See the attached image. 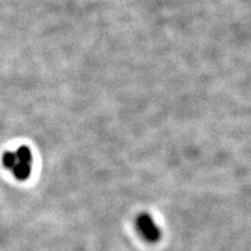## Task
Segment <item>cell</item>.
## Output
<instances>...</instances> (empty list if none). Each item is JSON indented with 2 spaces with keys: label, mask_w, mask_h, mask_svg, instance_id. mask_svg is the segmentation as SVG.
<instances>
[{
  "label": "cell",
  "mask_w": 251,
  "mask_h": 251,
  "mask_svg": "<svg viewBox=\"0 0 251 251\" xmlns=\"http://www.w3.org/2000/svg\"><path fill=\"white\" fill-rule=\"evenodd\" d=\"M12 172H13L14 177L17 178L18 180L25 181L30 177L31 164L30 163L20 162V161H18V158H17V164H15L14 168L12 169Z\"/></svg>",
  "instance_id": "cell-1"
},
{
  "label": "cell",
  "mask_w": 251,
  "mask_h": 251,
  "mask_svg": "<svg viewBox=\"0 0 251 251\" xmlns=\"http://www.w3.org/2000/svg\"><path fill=\"white\" fill-rule=\"evenodd\" d=\"M15 164H17V156H15V152L7 151L2 155V165L5 166L7 170H11L14 168Z\"/></svg>",
  "instance_id": "cell-2"
}]
</instances>
